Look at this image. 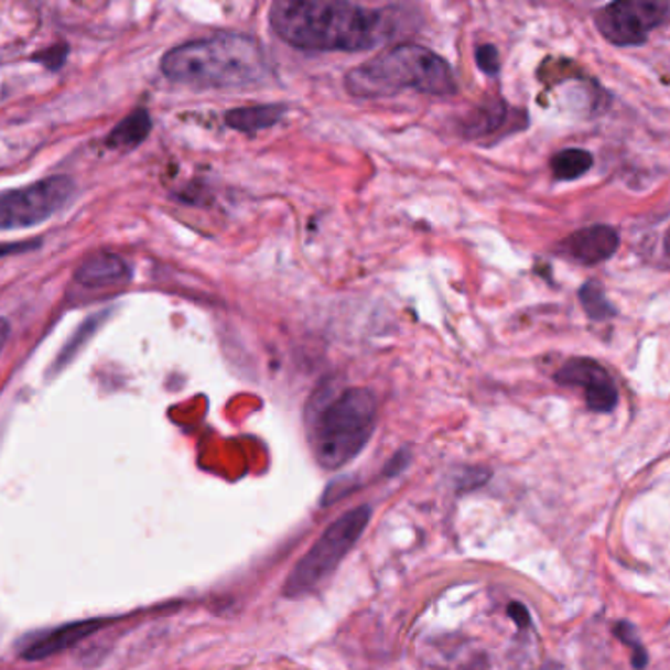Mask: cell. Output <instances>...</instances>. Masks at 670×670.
Wrapping results in <instances>:
<instances>
[{
  "label": "cell",
  "mask_w": 670,
  "mask_h": 670,
  "mask_svg": "<svg viewBox=\"0 0 670 670\" xmlns=\"http://www.w3.org/2000/svg\"><path fill=\"white\" fill-rule=\"evenodd\" d=\"M345 90L357 98L392 97L400 90H418L435 97L457 93L450 63L423 45L402 44L375 60L347 71Z\"/></svg>",
  "instance_id": "3"
},
{
  "label": "cell",
  "mask_w": 670,
  "mask_h": 670,
  "mask_svg": "<svg viewBox=\"0 0 670 670\" xmlns=\"http://www.w3.org/2000/svg\"><path fill=\"white\" fill-rule=\"evenodd\" d=\"M670 22V0H614L599 10L596 26L616 45H641Z\"/></svg>",
  "instance_id": "7"
},
{
  "label": "cell",
  "mask_w": 670,
  "mask_h": 670,
  "mask_svg": "<svg viewBox=\"0 0 670 670\" xmlns=\"http://www.w3.org/2000/svg\"><path fill=\"white\" fill-rule=\"evenodd\" d=\"M97 326V317H90V320H88L87 324H85V326L80 327V334L77 335V337H75V339H73V344L67 345V347H65V352H63V361H65V359H69V357H73V353H75V349H77V347H79L80 344V339H87L88 335L93 334V332H95V329H93V332H90V327H95Z\"/></svg>",
  "instance_id": "20"
},
{
  "label": "cell",
  "mask_w": 670,
  "mask_h": 670,
  "mask_svg": "<svg viewBox=\"0 0 670 670\" xmlns=\"http://www.w3.org/2000/svg\"><path fill=\"white\" fill-rule=\"evenodd\" d=\"M132 271L122 257L115 253H100L88 257L75 271V281L88 289H106L130 281Z\"/></svg>",
  "instance_id": "11"
},
{
  "label": "cell",
  "mask_w": 670,
  "mask_h": 670,
  "mask_svg": "<svg viewBox=\"0 0 670 670\" xmlns=\"http://www.w3.org/2000/svg\"><path fill=\"white\" fill-rule=\"evenodd\" d=\"M555 380L564 387H581L586 404L594 412H612L617 406V388L598 361L574 357L556 370Z\"/></svg>",
  "instance_id": "8"
},
{
  "label": "cell",
  "mask_w": 670,
  "mask_h": 670,
  "mask_svg": "<svg viewBox=\"0 0 670 670\" xmlns=\"http://www.w3.org/2000/svg\"><path fill=\"white\" fill-rule=\"evenodd\" d=\"M102 622H75V624H67V626L55 627V629H47L42 634L32 635L30 639L24 641L22 645V657L30 659V661H40V659H47L52 655L57 652L67 651L73 645L79 644L88 635L95 634L97 629H100Z\"/></svg>",
  "instance_id": "10"
},
{
  "label": "cell",
  "mask_w": 670,
  "mask_h": 670,
  "mask_svg": "<svg viewBox=\"0 0 670 670\" xmlns=\"http://www.w3.org/2000/svg\"><path fill=\"white\" fill-rule=\"evenodd\" d=\"M510 616L518 622V626L526 627L529 624L528 609L520 606V604H514V606H511Z\"/></svg>",
  "instance_id": "22"
},
{
  "label": "cell",
  "mask_w": 670,
  "mask_h": 670,
  "mask_svg": "<svg viewBox=\"0 0 670 670\" xmlns=\"http://www.w3.org/2000/svg\"><path fill=\"white\" fill-rule=\"evenodd\" d=\"M664 251H667V256L670 257V229H669V234H667V236H664Z\"/></svg>",
  "instance_id": "24"
},
{
  "label": "cell",
  "mask_w": 670,
  "mask_h": 670,
  "mask_svg": "<svg viewBox=\"0 0 670 670\" xmlns=\"http://www.w3.org/2000/svg\"><path fill=\"white\" fill-rule=\"evenodd\" d=\"M616 635L624 644L631 647V659H634L635 669H645L647 667V651H645L644 645H641L639 637L635 634L634 626L631 624H619L616 627Z\"/></svg>",
  "instance_id": "17"
},
{
  "label": "cell",
  "mask_w": 670,
  "mask_h": 670,
  "mask_svg": "<svg viewBox=\"0 0 670 670\" xmlns=\"http://www.w3.org/2000/svg\"><path fill=\"white\" fill-rule=\"evenodd\" d=\"M594 163L591 153L584 150H563L551 159V171L561 181H574L588 173Z\"/></svg>",
  "instance_id": "15"
},
{
  "label": "cell",
  "mask_w": 670,
  "mask_h": 670,
  "mask_svg": "<svg viewBox=\"0 0 670 670\" xmlns=\"http://www.w3.org/2000/svg\"><path fill=\"white\" fill-rule=\"evenodd\" d=\"M619 247V236L616 229L606 224H596L588 228L579 229L563 239L561 251L571 257L576 263L598 264L608 261Z\"/></svg>",
  "instance_id": "9"
},
{
  "label": "cell",
  "mask_w": 670,
  "mask_h": 670,
  "mask_svg": "<svg viewBox=\"0 0 670 670\" xmlns=\"http://www.w3.org/2000/svg\"><path fill=\"white\" fill-rule=\"evenodd\" d=\"M387 10L355 0H274L269 24L274 35L306 52H363L395 32Z\"/></svg>",
  "instance_id": "1"
},
{
  "label": "cell",
  "mask_w": 670,
  "mask_h": 670,
  "mask_svg": "<svg viewBox=\"0 0 670 670\" xmlns=\"http://www.w3.org/2000/svg\"><path fill=\"white\" fill-rule=\"evenodd\" d=\"M377 423V398L369 388L337 392L317 406L310 425V443L324 468H339L357 457L369 443Z\"/></svg>",
  "instance_id": "4"
},
{
  "label": "cell",
  "mask_w": 670,
  "mask_h": 670,
  "mask_svg": "<svg viewBox=\"0 0 670 670\" xmlns=\"http://www.w3.org/2000/svg\"><path fill=\"white\" fill-rule=\"evenodd\" d=\"M510 118V108L504 102H490L488 106L478 108L475 115L465 123V133L468 138H485L493 136L504 128L506 120Z\"/></svg>",
  "instance_id": "14"
},
{
  "label": "cell",
  "mask_w": 670,
  "mask_h": 670,
  "mask_svg": "<svg viewBox=\"0 0 670 670\" xmlns=\"http://www.w3.org/2000/svg\"><path fill=\"white\" fill-rule=\"evenodd\" d=\"M579 299H581L582 309L586 312V316L596 322H604L608 317L616 314V310L612 306V302L606 299L602 284L596 281H588L582 287L579 292Z\"/></svg>",
  "instance_id": "16"
},
{
  "label": "cell",
  "mask_w": 670,
  "mask_h": 670,
  "mask_svg": "<svg viewBox=\"0 0 670 670\" xmlns=\"http://www.w3.org/2000/svg\"><path fill=\"white\" fill-rule=\"evenodd\" d=\"M37 246V241H24V244H0V259L12 256V253H24L32 247Z\"/></svg>",
  "instance_id": "21"
},
{
  "label": "cell",
  "mask_w": 670,
  "mask_h": 670,
  "mask_svg": "<svg viewBox=\"0 0 670 670\" xmlns=\"http://www.w3.org/2000/svg\"><path fill=\"white\" fill-rule=\"evenodd\" d=\"M369 520V506L345 511L339 520H335L322 533V538L317 539L309 553L300 559L284 584V594L296 598L316 588L320 582L326 581L327 576L334 573L335 566L344 561V556L359 541Z\"/></svg>",
  "instance_id": "5"
},
{
  "label": "cell",
  "mask_w": 670,
  "mask_h": 670,
  "mask_svg": "<svg viewBox=\"0 0 670 670\" xmlns=\"http://www.w3.org/2000/svg\"><path fill=\"white\" fill-rule=\"evenodd\" d=\"M284 112H287V108L282 105L241 106V108H234L226 112L224 120L231 130L256 133L281 122Z\"/></svg>",
  "instance_id": "12"
},
{
  "label": "cell",
  "mask_w": 670,
  "mask_h": 670,
  "mask_svg": "<svg viewBox=\"0 0 670 670\" xmlns=\"http://www.w3.org/2000/svg\"><path fill=\"white\" fill-rule=\"evenodd\" d=\"M9 335L10 324L7 322V320H2V317H0V352L4 349V345H7V342H9Z\"/></svg>",
  "instance_id": "23"
},
{
  "label": "cell",
  "mask_w": 670,
  "mask_h": 670,
  "mask_svg": "<svg viewBox=\"0 0 670 670\" xmlns=\"http://www.w3.org/2000/svg\"><path fill=\"white\" fill-rule=\"evenodd\" d=\"M75 185L69 176H50L34 185L0 193V229H22L52 218L69 203Z\"/></svg>",
  "instance_id": "6"
},
{
  "label": "cell",
  "mask_w": 670,
  "mask_h": 670,
  "mask_svg": "<svg viewBox=\"0 0 670 670\" xmlns=\"http://www.w3.org/2000/svg\"><path fill=\"white\" fill-rule=\"evenodd\" d=\"M161 73L196 88H246L271 77V63L253 35L220 32L169 50Z\"/></svg>",
  "instance_id": "2"
},
{
  "label": "cell",
  "mask_w": 670,
  "mask_h": 670,
  "mask_svg": "<svg viewBox=\"0 0 670 670\" xmlns=\"http://www.w3.org/2000/svg\"><path fill=\"white\" fill-rule=\"evenodd\" d=\"M475 57L478 69L486 73V75L494 77V75L500 71V55H498V50H496L494 45H478V47H476Z\"/></svg>",
  "instance_id": "18"
},
{
  "label": "cell",
  "mask_w": 670,
  "mask_h": 670,
  "mask_svg": "<svg viewBox=\"0 0 670 670\" xmlns=\"http://www.w3.org/2000/svg\"><path fill=\"white\" fill-rule=\"evenodd\" d=\"M151 132V116L145 108L133 110L132 115L126 116L122 122L116 126L110 136L106 138V145L110 150H133Z\"/></svg>",
  "instance_id": "13"
},
{
  "label": "cell",
  "mask_w": 670,
  "mask_h": 670,
  "mask_svg": "<svg viewBox=\"0 0 670 670\" xmlns=\"http://www.w3.org/2000/svg\"><path fill=\"white\" fill-rule=\"evenodd\" d=\"M67 45L57 44L53 45V47H47L44 52L37 53L34 57V62L42 63L50 71H57L62 67L63 63H65V57H67Z\"/></svg>",
  "instance_id": "19"
}]
</instances>
